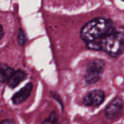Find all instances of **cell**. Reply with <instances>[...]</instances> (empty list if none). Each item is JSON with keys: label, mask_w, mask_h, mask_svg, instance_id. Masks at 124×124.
<instances>
[{"label": "cell", "mask_w": 124, "mask_h": 124, "mask_svg": "<svg viewBox=\"0 0 124 124\" xmlns=\"http://www.w3.org/2000/svg\"><path fill=\"white\" fill-rule=\"evenodd\" d=\"M115 31L114 23L112 20L103 17H97L87 22L81 28L80 36L86 44H88L99 41Z\"/></svg>", "instance_id": "obj_1"}, {"label": "cell", "mask_w": 124, "mask_h": 124, "mask_svg": "<svg viewBox=\"0 0 124 124\" xmlns=\"http://www.w3.org/2000/svg\"><path fill=\"white\" fill-rule=\"evenodd\" d=\"M105 63L102 60L95 59L90 62L86 67L84 76L86 83L88 84H93L99 81L105 70Z\"/></svg>", "instance_id": "obj_3"}, {"label": "cell", "mask_w": 124, "mask_h": 124, "mask_svg": "<svg viewBox=\"0 0 124 124\" xmlns=\"http://www.w3.org/2000/svg\"><path fill=\"white\" fill-rule=\"evenodd\" d=\"M1 124H15V123L10 119H6V120H3L1 122Z\"/></svg>", "instance_id": "obj_11"}, {"label": "cell", "mask_w": 124, "mask_h": 124, "mask_svg": "<svg viewBox=\"0 0 124 124\" xmlns=\"http://www.w3.org/2000/svg\"><path fill=\"white\" fill-rule=\"evenodd\" d=\"M42 124H57V117L54 112H52L49 118L43 121Z\"/></svg>", "instance_id": "obj_9"}, {"label": "cell", "mask_w": 124, "mask_h": 124, "mask_svg": "<svg viewBox=\"0 0 124 124\" xmlns=\"http://www.w3.org/2000/svg\"><path fill=\"white\" fill-rule=\"evenodd\" d=\"M3 36H4V29L2 25H1V39H2Z\"/></svg>", "instance_id": "obj_12"}, {"label": "cell", "mask_w": 124, "mask_h": 124, "mask_svg": "<svg viewBox=\"0 0 124 124\" xmlns=\"http://www.w3.org/2000/svg\"><path fill=\"white\" fill-rule=\"evenodd\" d=\"M105 100V93L101 89H95L89 92L83 99V104L87 107H97Z\"/></svg>", "instance_id": "obj_4"}, {"label": "cell", "mask_w": 124, "mask_h": 124, "mask_svg": "<svg viewBox=\"0 0 124 124\" xmlns=\"http://www.w3.org/2000/svg\"><path fill=\"white\" fill-rule=\"evenodd\" d=\"M33 89L32 83H28L24 87L17 92L12 97V101L15 105H20L25 102L30 96Z\"/></svg>", "instance_id": "obj_6"}, {"label": "cell", "mask_w": 124, "mask_h": 124, "mask_svg": "<svg viewBox=\"0 0 124 124\" xmlns=\"http://www.w3.org/2000/svg\"><path fill=\"white\" fill-rule=\"evenodd\" d=\"M17 41L20 45H24L25 42V35L22 28H19L17 33Z\"/></svg>", "instance_id": "obj_10"}, {"label": "cell", "mask_w": 124, "mask_h": 124, "mask_svg": "<svg viewBox=\"0 0 124 124\" xmlns=\"http://www.w3.org/2000/svg\"><path fill=\"white\" fill-rule=\"evenodd\" d=\"M92 50H102L111 57H116L124 52V33L115 31L102 39L99 41L86 44Z\"/></svg>", "instance_id": "obj_2"}, {"label": "cell", "mask_w": 124, "mask_h": 124, "mask_svg": "<svg viewBox=\"0 0 124 124\" xmlns=\"http://www.w3.org/2000/svg\"><path fill=\"white\" fill-rule=\"evenodd\" d=\"M1 76L0 80L1 83H7L15 73V70L12 68L9 67L7 64H1Z\"/></svg>", "instance_id": "obj_8"}, {"label": "cell", "mask_w": 124, "mask_h": 124, "mask_svg": "<svg viewBox=\"0 0 124 124\" xmlns=\"http://www.w3.org/2000/svg\"><path fill=\"white\" fill-rule=\"evenodd\" d=\"M123 108V102L120 97L114 98L106 107L105 110V116L110 119L117 118L121 113Z\"/></svg>", "instance_id": "obj_5"}, {"label": "cell", "mask_w": 124, "mask_h": 124, "mask_svg": "<svg viewBox=\"0 0 124 124\" xmlns=\"http://www.w3.org/2000/svg\"><path fill=\"white\" fill-rule=\"evenodd\" d=\"M26 76L27 75L24 71L21 70H17L15 72L12 78L7 82V84L10 88L14 89L16 86H17L23 81H24L26 78Z\"/></svg>", "instance_id": "obj_7"}]
</instances>
